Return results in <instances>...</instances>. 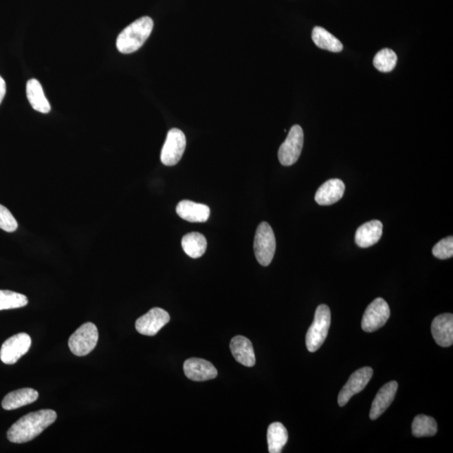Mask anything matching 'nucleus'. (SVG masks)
Wrapping results in <instances>:
<instances>
[{
	"label": "nucleus",
	"mask_w": 453,
	"mask_h": 453,
	"mask_svg": "<svg viewBox=\"0 0 453 453\" xmlns=\"http://www.w3.org/2000/svg\"><path fill=\"white\" fill-rule=\"evenodd\" d=\"M57 415L53 410H40L22 417L11 426L7 439L13 443H25L35 439L54 423Z\"/></svg>",
	"instance_id": "f257e3e1"
},
{
	"label": "nucleus",
	"mask_w": 453,
	"mask_h": 453,
	"mask_svg": "<svg viewBox=\"0 0 453 453\" xmlns=\"http://www.w3.org/2000/svg\"><path fill=\"white\" fill-rule=\"evenodd\" d=\"M154 28V21L149 16H144L131 23L122 30L117 38L118 50L123 54H131L142 47Z\"/></svg>",
	"instance_id": "f03ea898"
},
{
	"label": "nucleus",
	"mask_w": 453,
	"mask_h": 453,
	"mask_svg": "<svg viewBox=\"0 0 453 453\" xmlns=\"http://www.w3.org/2000/svg\"><path fill=\"white\" fill-rule=\"evenodd\" d=\"M331 311L327 305H320L315 312L314 321L307 331L306 344L308 351L314 353L321 348L329 334Z\"/></svg>",
	"instance_id": "7ed1b4c3"
},
{
	"label": "nucleus",
	"mask_w": 453,
	"mask_h": 453,
	"mask_svg": "<svg viewBox=\"0 0 453 453\" xmlns=\"http://www.w3.org/2000/svg\"><path fill=\"white\" fill-rule=\"evenodd\" d=\"M276 249V241L272 228L268 223H261L257 228L254 242L255 257L258 262L263 266L269 265Z\"/></svg>",
	"instance_id": "20e7f679"
},
{
	"label": "nucleus",
	"mask_w": 453,
	"mask_h": 453,
	"mask_svg": "<svg viewBox=\"0 0 453 453\" xmlns=\"http://www.w3.org/2000/svg\"><path fill=\"white\" fill-rule=\"evenodd\" d=\"M98 341V327L92 322H87L71 334L68 346L74 355L82 357L93 351Z\"/></svg>",
	"instance_id": "39448f33"
},
{
	"label": "nucleus",
	"mask_w": 453,
	"mask_h": 453,
	"mask_svg": "<svg viewBox=\"0 0 453 453\" xmlns=\"http://www.w3.org/2000/svg\"><path fill=\"white\" fill-rule=\"evenodd\" d=\"M304 144L303 129L296 124L289 131L287 140L278 151V158L281 165L290 166L298 161Z\"/></svg>",
	"instance_id": "423d86ee"
},
{
	"label": "nucleus",
	"mask_w": 453,
	"mask_h": 453,
	"mask_svg": "<svg viewBox=\"0 0 453 453\" xmlns=\"http://www.w3.org/2000/svg\"><path fill=\"white\" fill-rule=\"evenodd\" d=\"M390 317L389 305L383 298H376L368 305L362 319V329L373 333L386 325Z\"/></svg>",
	"instance_id": "0eeeda50"
},
{
	"label": "nucleus",
	"mask_w": 453,
	"mask_h": 453,
	"mask_svg": "<svg viewBox=\"0 0 453 453\" xmlns=\"http://www.w3.org/2000/svg\"><path fill=\"white\" fill-rule=\"evenodd\" d=\"M186 146L184 133L178 129H171L164 144L161 161L164 165L173 166L181 161Z\"/></svg>",
	"instance_id": "6e6552de"
},
{
	"label": "nucleus",
	"mask_w": 453,
	"mask_h": 453,
	"mask_svg": "<svg viewBox=\"0 0 453 453\" xmlns=\"http://www.w3.org/2000/svg\"><path fill=\"white\" fill-rule=\"evenodd\" d=\"M32 346V338L27 333H21L3 342L0 349V360L5 364L17 363L22 356L27 353Z\"/></svg>",
	"instance_id": "1a4fd4ad"
},
{
	"label": "nucleus",
	"mask_w": 453,
	"mask_h": 453,
	"mask_svg": "<svg viewBox=\"0 0 453 453\" xmlns=\"http://www.w3.org/2000/svg\"><path fill=\"white\" fill-rule=\"evenodd\" d=\"M170 315L162 308H152L135 322V329L144 336H155L170 322Z\"/></svg>",
	"instance_id": "9d476101"
},
{
	"label": "nucleus",
	"mask_w": 453,
	"mask_h": 453,
	"mask_svg": "<svg viewBox=\"0 0 453 453\" xmlns=\"http://www.w3.org/2000/svg\"><path fill=\"white\" fill-rule=\"evenodd\" d=\"M373 374L374 371L369 367L362 368L354 372L338 395V405L344 406L353 395L360 393L371 382Z\"/></svg>",
	"instance_id": "9b49d317"
},
{
	"label": "nucleus",
	"mask_w": 453,
	"mask_h": 453,
	"mask_svg": "<svg viewBox=\"0 0 453 453\" xmlns=\"http://www.w3.org/2000/svg\"><path fill=\"white\" fill-rule=\"evenodd\" d=\"M184 373L193 382H207L215 379L218 371L213 364L203 359H189L184 363Z\"/></svg>",
	"instance_id": "f8f14e48"
},
{
	"label": "nucleus",
	"mask_w": 453,
	"mask_h": 453,
	"mask_svg": "<svg viewBox=\"0 0 453 453\" xmlns=\"http://www.w3.org/2000/svg\"><path fill=\"white\" fill-rule=\"evenodd\" d=\"M432 333L434 340L441 347H450L453 344V315L437 316L432 323Z\"/></svg>",
	"instance_id": "ddd939ff"
},
{
	"label": "nucleus",
	"mask_w": 453,
	"mask_h": 453,
	"mask_svg": "<svg viewBox=\"0 0 453 453\" xmlns=\"http://www.w3.org/2000/svg\"><path fill=\"white\" fill-rule=\"evenodd\" d=\"M344 181L340 179H331L320 186L316 192L315 200L321 206L333 205L344 197Z\"/></svg>",
	"instance_id": "4468645a"
},
{
	"label": "nucleus",
	"mask_w": 453,
	"mask_h": 453,
	"mask_svg": "<svg viewBox=\"0 0 453 453\" xmlns=\"http://www.w3.org/2000/svg\"><path fill=\"white\" fill-rule=\"evenodd\" d=\"M398 390V383L397 382H391L384 384V386L376 395L374 401L372 403L371 413V420H376L389 408L391 403L394 401L395 395H397Z\"/></svg>",
	"instance_id": "2eb2a0df"
},
{
	"label": "nucleus",
	"mask_w": 453,
	"mask_h": 453,
	"mask_svg": "<svg viewBox=\"0 0 453 453\" xmlns=\"http://www.w3.org/2000/svg\"><path fill=\"white\" fill-rule=\"evenodd\" d=\"M177 213L180 218L191 223L207 222L210 216V208L207 205L184 200L178 203Z\"/></svg>",
	"instance_id": "dca6fc26"
},
{
	"label": "nucleus",
	"mask_w": 453,
	"mask_h": 453,
	"mask_svg": "<svg viewBox=\"0 0 453 453\" xmlns=\"http://www.w3.org/2000/svg\"><path fill=\"white\" fill-rule=\"evenodd\" d=\"M383 234V223L373 220L361 225L355 234L356 245L360 248H368L379 241Z\"/></svg>",
	"instance_id": "f3484780"
},
{
	"label": "nucleus",
	"mask_w": 453,
	"mask_h": 453,
	"mask_svg": "<svg viewBox=\"0 0 453 453\" xmlns=\"http://www.w3.org/2000/svg\"><path fill=\"white\" fill-rule=\"evenodd\" d=\"M231 353L236 361L246 367L254 366L255 355L252 342L243 336H236L230 342Z\"/></svg>",
	"instance_id": "a211bd4d"
},
{
	"label": "nucleus",
	"mask_w": 453,
	"mask_h": 453,
	"mask_svg": "<svg viewBox=\"0 0 453 453\" xmlns=\"http://www.w3.org/2000/svg\"><path fill=\"white\" fill-rule=\"evenodd\" d=\"M39 393L32 388H23L8 394L2 401V407L6 410L21 408L37 401Z\"/></svg>",
	"instance_id": "6ab92c4d"
},
{
	"label": "nucleus",
	"mask_w": 453,
	"mask_h": 453,
	"mask_svg": "<svg viewBox=\"0 0 453 453\" xmlns=\"http://www.w3.org/2000/svg\"><path fill=\"white\" fill-rule=\"evenodd\" d=\"M26 95L28 101L36 111L48 113L51 111V104L45 98L43 86L36 79H30L26 85Z\"/></svg>",
	"instance_id": "aec40b11"
},
{
	"label": "nucleus",
	"mask_w": 453,
	"mask_h": 453,
	"mask_svg": "<svg viewBox=\"0 0 453 453\" xmlns=\"http://www.w3.org/2000/svg\"><path fill=\"white\" fill-rule=\"evenodd\" d=\"M181 246L184 252L189 257L197 258L205 254L207 250L208 242L203 234L192 232L182 238Z\"/></svg>",
	"instance_id": "412c9836"
},
{
	"label": "nucleus",
	"mask_w": 453,
	"mask_h": 453,
	"mask_svg": "<svg viewBox=\"0 0 453 453\" xmlns=\"http://www.w3.org/2000/svg\"><path fill=\"white\" fill-rule=\"evenodd\" d=\"M311 38L316 45L323 50L340 52L344 49V45L337 37L320 26H317L312 30Z\"/></svg>",
	"instance_id": "4be33fe9"
},
{
	"label": "nucleus",
	"mask_w": 453,
	"mask_h": 453,
	"mask_svg": "<svg viewBox=\"0 0 453 453\" xmlns=\"http://www.w3.org/2000/svg\"><path fill=\"white\" fill-rule=\"evenodd\" d=\"M269 452L280 453L288 441V432L280 422L270 424L267 432Z\"/></svg>",
	"instance_id": "5701e85b"
},
{
	"label": "nucleus",
	"mask_w": 453,
	"mask_h": 453,
	"mask_svg": "<svg viewBox=\"0 0 453 453\" xmlns=\"http://www.w3.org/2000/svg\"><path fill=\"white\" fill-rule=\"evenodd\" d=\"M437 432V424L435 419L419 415L412 422V434L416 437L435 436Z\"/></svg>",
	"instance_id": "b1692460"
},
{
	"label": "nucleus",
	"mask_w": 453,
	"mask_h": 453,
	"mask_svg": "<svg viewBox=\"0 0 453 453\" xmlns=\"http://www.w3.org/2000/svg\"><path fill=\"white\" fill-rule=\"evenodd\" d=\"M28 304L25 295L11 291L0 290V311L24 307Z\"/></svg>",
	"instance_id": "393cba45"
},
{
	"label": "nucleus",
	"mask_w": 453,
	"mask_h": 453,
	"mask_svg": "<svg viewBox=\"0 0 453 453\" xmlns=\"http://www.w3.org/2000/svg\"><path fill=\"white\" fill-rule=\"evenodd\" d=\"M397 53L391 49H382L375 56L374 66L379 71L390 72L397 66Z\"/></svg>",
	"instance_id": "a878e982"
},
{
	"label": "nucleus",
	"mask_w": 453,
	"mask_h": 453,
	"mask_svg": "<svg viewBox=\"0 0 453 453\" xmlns=\"http://www.w3.org/2000/svg\"><path fill=\"white\" fill-rule=\"evenodd\" d=\"M432 254L434 256L440 260H447L453 256V237L449 236L446 239H441L433 247Z\"/></svg>",
	"instance_id": "bb28decb"
},
{
	"label": "nucleus",
	"mask_w": 453,
	"mask_h": 453,
	"mask_svg": "<svg viewBox=\"0 0 453 453\" xmlns=\"http://www.w3.org/2000/svg\"><path fill=\"white\" fill-rule=\"evenodd\" d=\"M0 228L8 233H13L18 228L17 221L12 213L1 204H0Z\"/></svg>",
	"instance_id": "cd10ccee"
},
{
	"label": "nucleus",
	"mask_w": 453,
	"mask_h": 453,
	"mask_svg": "<svg viewBox=\"0 0 453 453\" xmlns=\"http://www.w3.org/2000/svg\"><path fill=\"white\" fill-rule=\"evenodd\" d=\"M6 93V85L5 81L0 76V104H1L3 98H5Z\"/></svg>",
	"instance_id": "c85d7f7f"
}]
</instances>
